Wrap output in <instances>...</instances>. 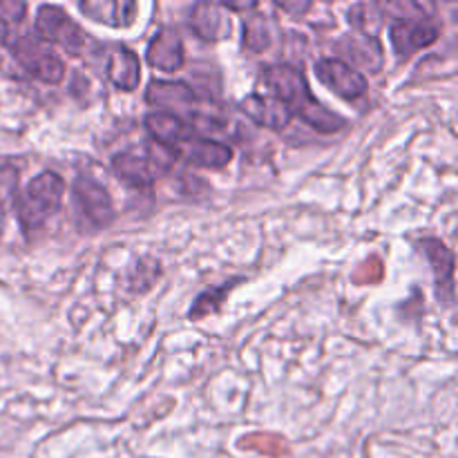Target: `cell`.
<instances>
[{
	"mask_svg": "<svg viewBox=\"0 0 458 458\" xmlns=\"http://www.w3.org/2000/svg\"><path fill=\"white\" fill-rule=\"evenodd\" d=\"M65 197V182L56 173H40L27 183L25 192L16 199L18 222L27 233L43 226L52 215H56Z\"/></svg>",
	"mask_w": 458,
	"mask_h": 458,
	"instance_id": "cell-1",
	"label": "cell"
},
{
	"mask_svg": "<svg viewBox=\"0 0 458 458\" xmlns=\"http://www.w3.org/2000/svg\"><path fill=\"white\" fill-rule=\"evenodd\" d=\"M9 49H12L18 65L25 72H30L34 79L43 81V83L56 85L65 76V63L54 52L52 45L40 40L38 36H18V38L9 40Z\"/></svg>",
	"mask_w": 458,
	"mask_h": 458,
	"instance_id": "cell-2",
	"label": "cell"
},
{
	"mask_svg": "<svg viewBox=\"0 0 458 458\" xmlns=\"http://www.w3.org/2000/svg\"><path fill=\"white\" fill-rule=\"evenodd\" d=\"M262 85L268 89L267 97L276 98L282 106L289 107L291 114H302L304 110L316 103L311 89H309L307 79L300 72V67L286 65H268L262 70Z\"/></svg>",
	"mask_w": 458,
	"mask_h": 458,
	"instance_id": "cell-3",
	"label": "cell"
},
{
	"mask_svg": "<svg viewBox=\"0 0 458 458\" xmlns=\"http://www.w3.org/2000/svg\"><path fill=\"white\" fill-rule=\"evenodd\" d=\"M72 199H74L76 215L85 231H98L114 222V204L103 183L94 182L88 174L74 179L72 186Z\"/></svg>",
	"mask_w": 458,
	"mask_h": 458,
	"instance_id": "cell-4",
	"label": "cell"
},
{
	"mask_svg": "<svg viewBox=\"0 0 458 458\" xmlns=\"http://www.w3.org/2000/svg\"><path fill=\"white\" fill-rule=\"evenodd\" d=\"M36 34L47 45L65 49L70 56H81L85 47V31L56 4H43L36 12Z\"/></svg>",
	"mask_w": 458,
	"mask_h": 458,
	"instance_id": "cell-5",
	"label": "cell"
},
{
	"mask_svg": "<svg viewBox=\"0 0 458 458\" xmlns=\"http://www.w3.org/2000/svg\"><path fill=\"white\" fill-rule=\"evenodd\" d=\"M316 76L325 88L349 103H358L369 92L365 74L343 58H320L316 63Z\"/></svg>",
	"mask_w": 458,
	"mask_h": 458,
	"instance_id": "cell-6",
	"label": "cell"
},
{
	"mask_svg": "<svg viewBox=\"0 0 458 458\" xmlns=\"http://www.w3.org/2000/svg\"><path fill=\"white\" fill-rule=\"evenodd\" d=\"M441 30L428 16H398L389 27V40L398 58H411L420 49L434 45Z\"/></svg>",
	"mask_w": 458,
	"mask_h": 458,
	"instance_id": "cell-7",
	"label": "cell"
},
{
	"mask_svg": "<svg viewBox=\"0 0 458 458\" xmlns=\"http://www.w3.org/2000/svg\"><path fill=\"white\" fill-rule=\"evenodd\" d=\"M192 34L208 43H217L231 36L233 22L222 3H195L188 16Z\"/></svg>",
	"mask_w": 458,
	"mask_h": 458,
	"instance_id": "cell-8",
	"label": "cell"
},
{
	"mask_svg": "<svg viewBox=\"0 0 458 458\" xmlns=\"http://www.w3.org/2000/svg\"><path fill=\"white\" fill-rule=\"evenodd\" d=\"M174 155H177V159H183L186 164L197 165V168L219 170L231 164L235 152L228 143H219L215 139L191 137L174 150Z\"/></svg>",
	"mask_w": 458,
	"mask_h": 458,
	"instance_id": "cell-9",
	"label": "cell"
},
{
	"mask_svg": "<svg viewBox=\"0 0 458 458\" xmlns=\"http://www.w3.org/2000/svg\"><path fill=\"white\" fill-rule=\"evenodd\" d=\"M146 101L159 107V112L179 116L177 112H191L195 92L183 81H152L146 89Z\"/></svg>",
	"mask_w": 458,
	"mask_h": 458,
	"instance_id": "cell-10",
	"label": "cell"
},
{
	"mask_svg": "<svg viewBox=\"0 0 458 458\" xmlns=\"http://www.w3.org/2000/svg\"><path fill=\"white\" fill-rule=\"evenodd\" d=\"M112 170H114L128 186L139 188V191H150L155 179L159 177V174H164L157 168V164L150 159L148 152L146 157H141L132 150L114 155V159H112Z\"/></svg>",
	"mask_w": 458,
	"mask_h": 458,
	"instance_id": "cell-11",
	"label": "cell"
},
{
	"mask_svg": "<svg viewBox=\"0 0 458 458\" xmlns=\"http://www.w3.org/2000/svg\"><path fill=\"white\" fill-rule=\"evenodd\" d=\"M148 63L152 67L161 72H177L179 67L183 65L186 61V54H183V43L179 38V34L174 30H164L157 31L152 36L150 45H148V52H146Z\"/></svg>",
	"mask_w": 458,
	"mask_h": 458,
	"instance_id": "cell-12",
	"label": "cell"
},
{
	"mask_svg": "<svg viewBox=\"0 0 458 458\" xmlns=\"http://www.w3.org/2000/svg\"><path fill=\"white\" fill-rule=\"evenodd\" d=\"M240 110L250 121L268 130H284L291 123V119H293L289 107L282 106L276 98L267 97V94H250V97H246L240 103Z\"/></svg>",
	"mask_w": 458,
	"mask_h": 458,
	"instance_id": "cell-13",
	"label": "cell"
},
{
	"mask_svg": "<svg viewBox=\"0 0 458 458\" xmlns=\"http://www.w3.org/2000/svg\"><path fill=\"white\" fill-rule=\"evenodd\" d=\"M146 130L155 143L159 146L170 148V150H177L182 143H186L188 139L195 137V130L192 125H188L182 116L165 114V112H150L146 116Z\"/></svg>",
	"mask_w": 458,
	"mask_h": 458,
	"instance_id": "cell-14",
	"label": "cell"
},
{
	"mask_svg": "<svg viewBox=\"0 0 458 458\" xmlns=\"http://www.w3.org/2000/svg\"><path fill=\"white\" fill-rule=\"evenodd\" d=\"M419 249L420 253L428 258L429 267H432L438 293L445 289L447 298L450 300L454 298V253H452L441 240H434V237H425V240H420Z\"/></svg>",
	"mask_w": 458,
	"mask_h": 458,
	"instance_id": "cell-15",
	"label": "cell"
},
{
	"mask_svg": "<svg viewBox=\"0 0 458 458\" xmlns=\"http://www.w3.org/2000/svg\"><path fill=\"white\" fill-rule=\"evenodd\" d=\"M79 9L89 21L107 27H130L137 18V3L132 0H85Z\"/></svg>",
	"mask_w": 458,
	"mask_h": 458,
	"instance_id": "cell-16",
	"label": "cell"
},
{
	"mask_svg": "<svg viewBox=\"0 0 458 458\" xmlns=\"http://www.w3.org/2000/svg\"><path fill=\"white\" fill-rule=\"evenodd\" d=\"M107 79L112 81L114 88L123 89V92L137 89L139 81H141V65H139L137 54L123 45L112 49L110 58H107Z\"/></svg>",
	"mask_w": 458,
	"mask_h": 458,
	"instance_id": "cell-17",
	"label": "cell"
},
{
	"mask_svg": "<svg viewBox=\"0 0 458 458\" xmlns=\"http://www.w3.org/2000/svg\"><path fill=\"white\" fill-rule=\"evenodd\" d=\"M343 47L347 49L349 56L353 58V63L362 67L367 72H378L383 67V49L376 36L371 34H356L347 36L343 40Z\"/></svg>",
	"mask_w": 458,
	"mask_h": 458,
	"instance_id": "cell-18",
	"label": "cell"
},
{
	"mask_svg": "<svg viewBox=\"0 0 458 458\" xmlns=\"http://www.w3.org/2000/svg\"><path fill=\"white\" fill-rule=\"evenodd\" d=\"M242 31H244V38H242V45H244L249 52H264V49L271 47L273 43V31L271 22H268V16L259 13L258 9L249 12L244 16V25H242Z\"/></svg>",
	"mask_w": 458,
	"mask_h": 458,
	"instance_id": "cell-19",
	"label": "cell"
},
{
	"mask_svg": "<svg viewBox=\"0 0 458 458\" xmlns=\"http://www.w3.org/2000/svg\"><path fill=\"white\" fill-rule=\"evenodd\" d=\"M237 282L240 280H233V282H228V284H222L219 289L204 291V293L195 300V304H192L191 311H188V318H192V320H201V318L217 313L219 309H222L224 300H226L228 293H231L233 284H237Z\"/></svg>",
	"mask_w": 458,
	"mask_h": 458,
	"instance_id": "cell-20",
	"label": "cell"
},
{
	"mask_svg": "<svg viewBox=\"0 0 458 458\" xmlns=\"http://www.w3.org/2000/svg\"><path fill=\"white\" fill-rule=\"evenodd\" d=\"M240 445L242 450H258L268 456H280L286 452V443L273 434H250V437L242 438Z\"/></svg>",
	"mask_w": 458,
	"mask_h": 458,
	"instance_id": "cell-21",
	"label": "cell"
},
{
	"mask_svg": "<svg viewBox=\"0 0 458 458\" xmlns=\"http://www.w3.org/2000/svg\"><path fill=\"white\" fill-rule=\"evenodd\" d=\"M16 186H18V173L9 165L0 168V237L4 231V206L16 197Z\"/></svg>",
	"mask_w": 458,
	"mask_h": 458,
	"instance_id": "cell-22",
	"label": "cell"
},
{
	"mask_svg": "<svg viewBox=\"0 0 458 458\" xmlns=\"http://www.w3.org/2000/svg\"><path fill=\"white\" fill-rule=\"evenodd\" d=\"M383 277H385L383 262H380L378 258H369L367 262H362L360 267H358V271L353 273L352 280L356 282V284H376V282H380Z\"/></svg>",
	"mask_w": 458,
	"mask_h": 458,
	"instance_id": "cell-23",
	"label": "cell"
},
{
	"mask_svg": "<svg viewBox=\"0 0 458 458\" xmlns=\"http://www.w3.org/2000/svg\"><path fill=\"white\" fill-rule=\"evenodd\" d=\"M27 12L25 3H0V22L12 25V22H21Z\"/></svg>",
	"mask_w": 458,
	"mask_h": 458,
	"instance_id": "cell-24",
	"label": "cell"
},
{
	"mask_svg": "<svg viewBox=\"0 0 458 458\" xmlns=\"http://www.w3.org/2000/svg\"><path fill=\"white\" fill-rule=\"evenodd\" d=\"M277 9H282V12H289L293 13V16H302V13H307L309 9L313 7V3H284V0H277L276 3Z\"/></svg>",
	"mask_w": 458,
	"mask_h": 458,
	"instance_id": "cell-25",
	"label": "cell"
}]
</instances>
